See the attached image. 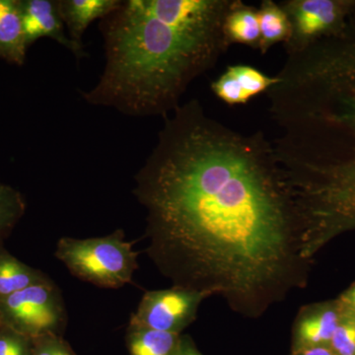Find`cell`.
Wrapping results in <instances>:
<instances>
[{"label":"cell","instance_id":"11","mask_svg":"<svg viewBox=\"0 0 355 355\" xmlns=\"http://www.w3.org/2000/svg\"><path fill=\"white\" fill-rule=\"evenodd\" d=\"M27 50L21 0H0V60L23 67Z\"/></svg>","mask_w":355,"mask_h":355},{"label":"cell","instance_id":"4","mask_svg":"<svg viewBox=\"0 0 355 355\" xmlns=\"http://www.w3.org/2000/svg\"><path fill=\"white\" fill-rule=\"evenodd\" d=\"M133 246L123 230L116 229L103 237L60 238L55 256L77 279L101 288L119 289L132 284L139 268L140 252Z\"/></svg>","mask_w":355,"mask_h":355},{"label":"cell","instance_id":"21","mask_svg":"<svg viewBox=\"0 0 355 355\" xmlns=\"http://www.w3.org/2000/svg\"><path fill=\"white\" fill-rule=\"evenodd\" d=\"M338 301L343 310L349 311V312L355 314V282L349 288L343 292Z\"/></svg>","mask_w":355,"mask_h":355},{"label":"cell","instance_id":"3","mask_svg":"<svg viewBox=\"0 0 355 355\" xmlns=\"http://www.w3.org/2000/svg\"><path fill=\"white\" fill-rule=\"evenodd\" d=\"M234 0H121L100 20L105 67L79 91L92 106L125 116L165 118L190 84L216 64L229 46L226 14Z\"/></svg>","mask_w":355,"mask_h":355},{"label":"cell","instance_id":"6","mask_svg":"<svg viewBox=\"0 0 355 355\" xmlns=\"http://www.w3.org/2000/svg\"><path fill=\"white\" fill-rule=\"evenodd\" d=\"M291 22L284 44L287 55L347 31L355 18V0H286L280 2Z\"/></svg>","mask_w":355,"mask_h":355},{"label":"cell","instance_id":"5","mask_svg":"<svg viewBox=\"0 0 355 355\" xmlns=\"http://www.w3.org/2000/svg\"><path fill=\"white\" fill-rule=\"evenodd\" d=\"M0 324L27 338L62 336L67 324L64 297L50 280L0 300Z\"/></svg>","mask_w":355,"mask_h":355},{"label":"cell","instance_id":"13","mask_svg":"<svg viewBox=\"0 0 355 355\" xmlns=\"http://www.w3.org/2000/svg\"><path fill=\"white\" fill-rule=\"evenodd\" d=\"M223 32L229 46L240 44L259 50L261 31L258 9L241 0H234L224 19Z\"/></svg>","mask_w":355,"mask_h":355},{"label":"cell","instance_id":"23","mask_svg":"<svg viewBox=\"0 0 355 355\" xmlns=\"http://www.w3.org/2000/svg\"><path fill=\"white\" fill-rule=\"evenodd\" d=\"M291 355H336L329 345L308 347V349L291 352Z\"/></svg>","mask_w":355,"mask_h":355},{"label":"cell","instance_id":"8","mask_svg":"<svg viewBox=\"0 0 355 355\" xmlns=\"http://www.w3.org/2000/svg\"><path fill=\"white\" fill-rule=\"evenodd\" d=\"M23 27L28 49L42 38H50L69 50L77 62L87 58L84 46L74 43L65 33L58 0H21Z\"/></svg>","mask_w":355,"mask_h":355},{"label":"cell","instance_id":"12","mask_svg":"<svg viewBox=\"0 0 355 355\" xmlns=\"http://www.w3.org/2000/svg\"><path fill=\"white\" fill-rule=\"evenodd\" d=\"M121 0H58V12L74 43L84 46L83 37L91 23L118 8Z\"/></svg>","mask_w":355,"mask_h":355},{"label":"cell","instance_id":"10","mask_svg":"<svg viewBox=\"0 0 355 355\" xmlns=\"http://www.w3.org/2000/svg\"><path fill=\"white\" fill-rule=\"evenodd\" d=\"M277 81V76H268L251 65H229L211 83V90L229 106L246 105L256 96L268 92Z\"/></svg>","mask_w":355,"mask_h":355},{"label":"cell","instance_id":"17","mask_svg":"<svg viewBox=\"0 0 355 355\" xmlns=\"http://www.w3.org/2000/svg\"><path fill=\"white\" fill-rule=\"evenodd\" d=\"M27 203L19 191L0 182V244L24 216Z\"/></svg>","mask_w":355,"mask_h":355},{"label":"cell","instance_id":"2","mask_svg":"<svg viewBox=\"0 0 355 355\" xmlns=\"http://www.w3.org/2000/svg\"><path fill=\"white\" fill-rule=\"evenodd\" d=\"M266 93L275 155L318 249L355 225V18L342 36L287 55Z\"/></svg>","mask_w":355,"mask_h":355},{"label":"cell","instance_id":"18","mask_svg":"<svg viewBox=\"0 0 355 355\" xmlns=\"http://www.w3.org/2000/svg\"><path fill=\"white\" fill-rule=\"evenodd\" d=\"M329 347L336 355H355V314L343 309Z\"/></svg>","mask_w":355,"mask_h":355},{"label":"cell","instance_id":"22","mask_svg":"<svg viewBox=\"0 0 355 355\" xmlns=\"http://www.w3.org/2000/svg\"><path fill=\"white\" fill-rule=\"evenodd\" d=\"M181 355H203L190 336H182Z\"/></svg>","mask_w":355,"mask_h":355},{"label":"cell","instance_id":"7","mask_svg":"<svg viewBox=\"0 0 355 355\" xmlns=\"http://www.w3.org/2000/svg\"><path fill=\"white\" fill-rule=\"evenodd\" d=\"M211 297L207 292L172 286L149 291L142 296L130 323L150 330L182 335L196 321L203 300Z\"/></svg>","mask_w":355,"mask_h":355},{"label":"cell","instance_id":"16","mask_svg":"<svg viewBox=\"0 0 355 355\" xmlns=\"http://www.w3.org/2000/svg\"><path fill=\"white\" fill-rule=\"evenodd\" d=\"M259 11L261 42L259 50L263 55L275 44H286L291 36V22L280 3L272 0H263Z\"/></svg>","mask_w":355,"mask_h":355},{"label":"cell","instance_id":"19","mask_svg":"<svg viewBox=\"0 0 355 355\" xmlns=\"http://www.w3.org/2000/svg\"><path fill=\"white\" fill-rule=\"evenodd\" d=\"M31 338L0 326V355H31Z\"/></svg>","mask_w":355,"mask_h":355},{"label":"cell","instance_id":"15","mask_svg":"<svg viewBox=\"0 0 355 355\" xmlns=\"http://www.w3.org/2000/svg\"><path fill=\"white\" fill-rule=\"evenodd\" d=\"M50 280L48 275L22 263L0 244V300Z\"/></svg>","mask_w":355,"mask_h":355},{"label":"cell","instance_id":"9","mask_svg":"<svg viewBox=\"0 0 355 355\" xmlns=\"http://www.w3.org/2000/svg\"><path fill=\"white\" fill-rule=\"evenodd\" d=\"M342 314L338 300L301 307L292 326L291 352L330 345Z\"/></svg>","mask_w":355,"mask_h":355},{"label":"cell","instance_id":"20","mask_svg":"<svg viewBox=\"0 0 355 355\" xmlns=\"http://www.w3.org/2000/svg\"><path fill=\"white\" fill-rule=\"evenodd\" d=\"M31 355H76L64 336L44 335L33 338Z\"/></svg>","mask_w":355,"mask_h":355},{"label":"cell","instance_id":"14","mask_svg":"<svg viewBox=\"0 0 355 355\" xmlns=\"http://www.w3.org/2000/svg\"><path fill=\"white\" fill-rule=\"evenodd\" d=\"M182 336L128 323L125 345L130 355H181Z\"/></svg>","mask_w":355,"mask_h":355},{"label":"cell","instance_id":"24","mask_svg":"<svg viewBox=\"0 0 355 355\" xmlns=\"http://www.w3.org/2000/svg\"><path fill=\"white\" fill-rule=\"evenodd\" d=\"M0 326H1V324H0Z\"/></svg>","mask_w":355,"mask_h":355},{"label":"cell","instance_id":"1","mask_svg":"<svg viewBox=\"0 0 355 355\" xmlns=\"http://www.w3.org/2000/svg\"><path fill=\"white\" fill-rule=\"evenodd\" d=\"M171 114L135 176L146 253L173 286L259 319L307 284L297 200L263 132L232 130L198 99Z\"/></svg>","mask_w":355,"mask_h":355}]
</instances>
